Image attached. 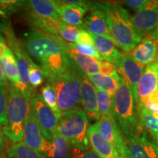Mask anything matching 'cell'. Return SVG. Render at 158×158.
Segmentation results:
<instances>
[{
  "label": "cell",
  "instance_id": "6da1fadb",
  "mask_svg": "<svg viewBox=\"0 0 158 158\" xmlns=\"http://www.w3.org/2000/svg\"><path fill=\"white\" fill-rule=\"evenodd\" d=\"M67 43L56 35L31 29L25 35L23 48L29 58L42 69L45 78L71 70Z\"/></svg>",
  "mask_w": 158,
  "mask_h": 158
},
{
  "label": "cell",
  "instance_id": "7a4b0ae2",
  "mask_svg": "<svg viewBox=\"0 0 158 158\" xmlns=\"http://www.w3.org/2000/svg\"><path fill=\"white\" fill-rule=\"evenodd\" d=\"M108 30L118 47L125 53H130L142 40L135 30L132 16L126 9L114 3L102 4Z\"/></svg>",
  "mask_w": 158,
  "mask_h": 158
},
{
  "label": "cell",
  "instance_id": "3957f363",
  "mask_svg": "<svg viewBox=\"0 0 158 158\" xmlns=\"http://www.w3.org/2000/svg\"><path fill=\"white\" fill-rule=\"evenodd\" d=\"M113 114L114 120L127 138L143 130L138 121L135 98L121 77L114 96Z\"/></svg>",
  "mask_w": 158,
  "mask_h": 158
},
{
  "label": "cell",
  "instance_id": "277c9868",
  "mask_svg": "<svg viewBox=\"0 0 158 158\" xmlns=\"http://www.w3.org/2000/svg\"><path fill=\"white\" fill-rule=\"evenodd\" d=\"M29 102L15 86L10 83L7 84V122L2 127V132L13 143L23 141V128L29 111Z\"/></svg>",
  "mask_w": 158,
  "mask_h": 158
},
{
  "label": "cell",
  "instance_id": "5b68a950",
  "mask_svg": "<svg viewBox=\"0 0 158 158\" xmlns=\"http://www.w3.org/2000/svg\"><path fill=\"white\" fill-rule=\"evenodd\" d=\"M89 127V118L84 110H72L62 114L56 133L73 148H86L90 145L87 135Z\"/></svg>",
  "mask_w": 158,
  "mask_h": 158
},
{
  "label": "cell",
  "instance_id": "8992f818",
  "mask_svg": "<svg viewBox=\"0 0 158 158\" xmlns=\"http://www.w3.org/2000/svg\"><path fill=\"white\" fill-rule=\"evenodd\" d=\"M80 77L81 75L77 74L73 69H71L64 73L47 79L48 84L52 85L56 91L61 114L81 109Z\"/></svg>",
  "mask_w": 158,
  "mask_h": 158
},
{
  "label": "cell",
  "instance_id": "52a82bcc",
  "mask_svg": "<svg viewBox=\"0 0 158 158\" xmlns=\"http://www.w3.org/2000/svg\"><path fill=\"white\" fill-rule=\"evenodd\" d=\"M4 34H5V41L7 43V45L13 53L15 58L16 59L20 76V82H21L20 92L23 94L27 100L30 101L31 95L34 92L29 82V57L18 42L10 27H6L4 29Z\"/></svg>",
  "mask_w": 158,
  "mask_h": 158
},
{
  "label": "cell",
  "instance_id": "ba28073f",
  "mask_svg": "<svg viewBox=\"0 0 158 158\" xmlns=\"http://www.w3.org/2000/svg\"><path fill=\"white\" fill-rule=\"evenodd\" d=\"M29 108L34 113L44 137L51 141L56 133L58 118L53 110L43 101L40 94L33 92Z\"/></svg>",
  "mask_w": 158,
  "mask_h": 158
},
{
  "label": "cell",
  "instance_id": "9c48e42d",
  "mask_svg": "<svg viewBox=\"0 0 158 158\" xmlns=\"http://www.w3.org/2000/svg\"><path fill=\"white\" fill-rule=\"evenodd\" d=\"M23 143L43 158H47L50 141L44 137L34 113L29 108L23 128Z\"/></svg>",
  "mask_w": 158,
  "mask_h": 158
},
{
  "label": "cell",
  "instance_id": "30bf717a",
  "mask_svg": "<svg viewBox=\"0 0 158 158\" xmlns=\"http://www.w3.org/2000/svg\"><path fill=\"white\" fill-rule=\"evenodd\" d=\"M115 67L118 75L123 79L124 83L129 87L137 103L138 86L145 67L136 62L130 56V53L122 54L121 58Z\"/></svg>",
  "mask_w": 158,
  "mask_h": 158
},
{
  "label": "cell",
  "instance_id": "8fae6325",
  "mask_svg": "<svg viewBox=\"0 0 158 158\" xmlns=\"http://www.w3.org/2000/svg\"><path fill=\"white\" fill-rule=\"evenodd\" d=\"M132 22L142 39L152 34L158 22V0H147L145 5L132 16Z\"/></svg>",
  "mask_w": 158,
  "mask_h": 158
},
{
  "label": "cell",
  "instance_id": "7c38bea8",
  "mask_svg": "<svg viewBox=\"0 0 158 158\" xmlns=\"http://www.w3.org/2000/svg\"><path fill=\"white\" fill-rule=\"evenodd\" d=\"M94 124L100 135L117 150L122 157L127 158V142L115 120L113 118L101 116Z\"/></svg>",
  "mask_w": 158,
  "mask_h": 158
},
{
  "label": "cell",
  "instance_id": "4fadbf2b",
  "mask_svg": "<svg viewBox=\"0 0 158 158\" xmlns=\"http://www.w3.org/2000/svg\"><path fill=\"white\" fill-rule=\"evenodd\" d=\"M127 140V158H158V143L144 130Z\"/></svg>",
  "mask_w": 158,
  "mask_h": 158
},
{
  "label": "cell",
  "instance_id": "5bb4252c",
  "mask_svg": "<svg viewBox=\"0 0 158 158\" xmlns=\"http://www.w3.org/2000/svg\"><path fill=\"white\" fill-rule=\"evenodd\" d=\"M89 9L90 13L84 19L85 27L82 29L89 31V32L92 35L106 37L114 41L108 30L107 17L102 7V4H92Z\"/></svg>",
  "mask_w": 158,
  "mask_h": 158
},
{
  "label": "cell",
  "instance_id": "9a60e30c",
  "mask_svg": "<svg viewBox=\"0 0 158 158\" xmlns=\"http://www.w3.org/2000/svg\"><path fill=\"white\" fill-rule=\"evenodd\" d=\"M80 89L81 105L88 118L98 121L101 115L98 109L96 88L84 74L80 77Z\"/></svg>",
  "mask_w": 158,
  "mask_h": 158
},
{
  "label": "cell",
  "instance_id": "2e32d148",
  "mask_svg": "<svg viewBox=\"0 0 158 158\" xmlns=\"http://www.w3.org/2000/svg\"><path fill=\"white\" fill-rule=\"evenodd\" d=\"M158 89V54L157 59L146 66L138 86V102L151 95Z\"/></svg>",
  "mask_w": 158,
  "mask_h": 158
},
{
  "label": "cell",
  "instance_id": "e0dca14e",
  "mask_svg": "<svg viewBox=\"0 0 158 158\" xmlns=\"http://www.w3.org/2000/svg\"><path fill=\"white\" fill-rule=\"evenodd\" d=\"M158 41L149 36L146 37L130 52L134 60L142 66L151 64L157 59Z\"/></svg>",
  "mask_w": 158,
  "mask_h": 158
},
{
  "label": "cell",
  "instance_id": "ac0fdd59",
  "mask_svg": "<svg viewBox=\"0 0 158 158\" xmlns=\"http://www.w3.org/2000/svg\"><path fill=\"white\" fill-rule=\"evenodd\" d=\"M87 135L91 147L100 158H122L117 150L100 135L94 124L89 127Z\"/></svg>",
  "mask_w": 158,
  "mask_h": 158
},
{
  "label": "cell",
  "instance_id": "d6986e66",
  "mask_svg": "<svg viewBox=\"0 0 158 158\" xmlns=\"http://www.w3.org/2000/svg\"><path fill=\"white\" fill-rule=\"evenodd\" d=\"M21 5L29 10V13L36 16L61 21L58 12L57 5L51 0H29L23 2Z\"/></svg>",
  "mask_w": 158,
  "mask_h": 158
},
{
  "label": "cell",
  "instance_id": "ffe728a7",
  "mask_svg": "<svg viewBox=\"0 0 158 158\" xmlns=\"http://www.w3.org/2000/svg\"><path fill=\"white\" fill-rule=\"evenodd\" d=\"M94 46L102 60L106 61L114 66L117 64L122 54L118 50L117 45L112 40L106 37L92 35Z\"/></svg>",
  "mask_w": 158,
  "mask_h": 158
},
{
  "label": "cell",
  "instance_id": "44dd1931",
  "mask_svg": "<svg viewBox=\"0 0 158 158\" xmlns=\"http://www.w3.org/2000/svg\"><path fill=\"white\" fill-rule=\"evenodd\" d=\"M67 47H68L67 48L68 54L71 60L73 61V62L84 75L91 76V75L100 73L101 61L79 54L75 49L71 48L68 43H67Z\"/></svg>",
  "mask_w": 158,
  "mask_h": 158
},
{
  "label": "cell",
  "instance_id": "7402d4cb",
  "mask_svg": "<svg viewBox=\"0 0 158 158\" xmlns=\"http://www.w3.org/2000/svg\"><path fill=\"white\" fill-rule=\"evenodd\" d=\"M87 10L86 8L79 5H57V12L62 22L73 27L78 26L81 28L83 26L84 16Z\"/></svg>",
  "mask_w": 158,
  "mask_h": 158
},
{
  "label": "cell",
  "instance_id": "603a6c76",
  "mask_svg": "<svg viewBox=\"0 0 158 158\" xmlns=\"http://www.w3.org/2000/svg\"><path fill=\"white\" fill-rule=\"evenodd\" d=\"M0 63L2 67L4 72L10 84L15 86L20 91L21 82L19 70H18L16 59L14 54L9 48H7L5 54L0 59Z\"/></svg>",
  "mask_w": 158,
  "mask_h": 158
},
{
  "label": "cell",
  "instance_id": "cb8c5ba5",
  "mask_svg": "<svg viewBox=\"0 0 158 158\" xmlns=\"http://www.w3.org/2000/svg\"><path fill=\"white\" fill-rule=\"evenodd\" d=\"M137 111L141 129L158 143V117L153 116L141 104L137 105Z\"/></svg>",
  "mask_w": 158,
  "mask_h": 158
},
{
  "label": "cell",
  "instance_id": "d4e9b609",
  "mask_svg": "<svg viewBox=\"0 0 158 158\" xmlns=\"http://www.w3.org/2000/svg\"><path fill=\"white\" fill-rule=\"evenodd\" d=\"M86 76L92 83L94 87L105 91L114 98L120 79L118 74L114 76H105L101 74L91 75Z\"/></svg>",
  "mask_w": 158,
  "mask_h": 158
},
{
  "label": "cell",
  "instance_id": "484cf974",
  "mask_svg": "<svg viewBox=\"0 0 158 158\" xmlns=\"http://www.w3.org/2000/svg\"><path fill=\"white\" fill-rule=\"evenodd\" d=\"M70 144L56 133L50 141L47 158H70Z\"/></svg>",
  "mask_w": 158,
  "mask_h": 158
},
{
  "label": "cell",
  "instance_id": "4316f807",
  "mask_svg": "<svg viewBox=\"0 0 158 158\" xmlns=\"http://www.w3.org/2000/svg\"><path fill=\"white\" fill-rule=\"evenodd\" d=\"M27 15V20L35 28L38 29V31L58 36V27L61 21L38 17L30 13Z\"/></svg>",
  "mask_w": 158,
  "mask_h": 158
},
{
  "label": "cell",
  "instance_id": "83f0119b",
  "mask_svg": "<svg viewBox=\"0 0 158 158\" xmlns=\"http://www.w3.org/2000/svg\"><path fill=\"white\" fill-rule=\"evenodd\" d=\"M6 153L7 158H43L22 142L12 144L7 148Z\"/></svg>",
  "mask_w": 158,
  "mask_h": 158
},
{
  "label": "cell",
  "instance_id": "f1b7e54d",
  "mask_svg": "<svg viewBox=\"0 0 158 158\" xmlns=\"http://www.w3.org/2000/svg\"><path fill=\"white\" fill-rule=\"evenodd\" d=\"M98 106L101 116L114 118V98L105 91L96 88Z\"/></svg>",
  "mask_w": 158,
  "mask_h": 158
},
{
  "label": "cell",
  "instance_id": "f546056e",
  "mask_svg": "<svg viewBox=\"0 0 158 158\" xmlns=\"http://www.w3.org/2000/svg\"><path fill=\"white\" fill-rule=\"evenodd\" d=\"M41 97H42L43 101L46 103L47 106L53 110L55 115L58 118H60L61 114L58 106V101H57V96L56 91L52 85L47 83L45 86H43L41 89Z\"/></svg>",
  "mask_w": 158,
  "mask_h": 158
},
{
  "label": "cell",
  "instance_id": "4dcf8cb0",
  "mask_svg": "<svg viewBox=\"0 0 158 158\" xmlns=\"http://www.w3.org/2000/svg\"><path fill=\"white\" fill-rule=\"evenodd\" d=\"M81 31V27L68 25L61 21L58 27V36L68 43H76L79 40Z\"/></svg>",
  "mask_w": 158,
  "mask_h": 158
},
{
  "label": "cell",
  "instance_id": "1f68e13d",
  "mask_svg": "<svg viewBox=\"0 0 158 158\" xmlns=\"http://www.w3.org/2000/svg\"><path fill=\"white\" fill-rule=\"evenodd\" d=\"M29 82L32 89L38 87L43 84L45 78V74L40 67L36 63L33 62L29 58Z\"/></svg>",
  "mask_w": 158,
  "mask_h": 158
},
{
  "label": "cell",
  "instance_id": "d6a6232c",
  "mask_svg": "<svg viewBox=\"0 0 158 158\" xmlns=\"http://www.w3.org/2000/svg\"><path fill=\"white\" fill-rule=\"evenodd\" d=\"M72 48L76 50L79 54L84 55V56L92 57L98 60L102 61V59L100 54L94 48L93 44H89V43H68Z\"/></svg>",
  "mask_w": 158,
  "mask_h": 158
},
{
  "label": "cell",
  "instance_id": "836d02e7",
  "mask_svg": "<svg viewBox=\"0 0 158 158\" xmlns=\"http://www.w3.org/2000/svg\"><path fill=\"white\" fill-rule=\"evenodd\" d=\"M7 85H0V127L7 124Z\"/></svg>",
  "mask_w": 158,
  "mask_h": 158
},
{
  "label": "cell",
  "instance_id": "e575fe53",
  "mask_svg": "<svg viewBox=\"0 0 158 158\" xmlns=\"http://www.w3.org/2000/svg\"><path fill=\"white\" fill-rule=\"evenodd\" d=\"M138 104L142 105L153 116L158 117V89Z\"/></svg>",
  "mask_w": 158,
  "mask_h": 158
},
{
  "label": "cell",
  "instance_id": "d590c367",
  "mask_svg": "<svg viewBox=\"0 0 158 158\" xmlns=\"http://www.w3.org/2000/svg\"><path fill=\"white\" fill-rule=\"evenodd\" d=\"M72 158H100L89 145L86 148H73Z\"/></svg>",
  "mask_w": 158,
  "mask_h": 158
},
{
  "label": "cell",
  "instance_id": "8d00e7d4",
  "mask_svg": "<svg viewBox=\"0 0 158 158\" xmlns=\"http://www.w3.org/2000/svg\"><path fill=\"white\" fill-rule=\"evenodd\" d=\"M105 76H114L118 74L116 67L111 63L102 60L100 64V73Z\"/></svg>",
  "mask_w": 158,
  "mask_h": 158
},
{
  "label": "cell",
  "instance_id": "74e56055",
  "mask_svg": "<svg viewBox=\"0 0 158 158\" xmlns=\"http://www.w3.org/2000/svg\"><path fill=\"white\" fill-rule=\"evenodd\" d=\"M147 2V0H127L125 2V4L130 9L138 12L145 5Z\"/></svg>",
  "mask_w": 158,
  "mask_h": 158
},
{
  "label": "cell",
  "instance_id": "f35d334b",
  "mask_svg": "<svg viewBox=\"0 0 158 158\" xmlns=\"http://www.w3.org/2000/svg\"><path fill=\"white\" fill-rule=\"evenodd\" d=\"M7 138L3 133L2 130H0V157H2L5 155V150H7Z\"/></svg>",
  "mask_w": 158,
  "mask_h": 158
},
{
  "label": "cell",
  "instance_id": "ab89813d",
  "mask_svg": "<svg viewBox=\"0 0 158 158\" xmlns=\"http://www.w3.org/2000/svg\"><path fill=\"white\" fill-rule=\"evenodd\" d=\"M19 2L17 1H0V9H7V8H11L13 6L15 5H18Z\"/></svg>",
  "mask_w": 158,
  "mask_h": 158
},
{
  "label": "cell",
  "instance_id": "60d3db41",
  "mask_svg": "<svg viewBox=\"0 0 158 158\" xmlns=\"http://www.w3.org/2000/svg\"><path fill=\"white\" fill-rule=\"evenodd\" d=\"M7 84H8V83L7 81V78H6L5 72H4L2 67L1 63H0V85L7 86Z\"/></svg>",
  "mask_w": 158,
  "mask_h": 158
},
{
  "label": "cell",
  "instance_id": "b9f144b4",
  "mask_svg": "<svg viewBox=\"0 0 158 158\" xmlns=\"http://www.w3.org/2000/svg\"><path fill=\"white\" fill-rule=\"evenodd\" d=\"M7 48H8V46L5 43V41L2 39H0V59L5 54Z\"/></svg>",
  "mask_w": 158,
  "mask_h": 158
},
{
  "label": "cell",
  "instance_id": "7bdbcfd3",
  "mask_svg": "<svg viewBox=\"0 0 158 158\" xmlns=\"http://www.w3.org/2000/svg\"><path fill=\"white\" fill-rule=\"evenodd\" d=\"M149 37H152V38L157 40L158 41V22H157V27H156L155 30L154 31L152 34H150L149 35Z\"/></svg>",
  "mask_w": 158,
  "mask_h": 158
},
{
  "label": "cell",
  "instance_id": "ee69618b",
  "mask_svg": "<svg viewBox=\"0 0 158 158\" xmlns=\"http://www.w3.org/2000/svg\"><path fill=\"white\" fill-rule=\"evenodd\" d=\"M5 12H4V11L0 9V15H5Z\"/></svg>",
  "mask_w": 158,
  "mask_h": 158
},
{
  "label": "cell",
  "instance_id": "f6af8a7d",
  "mask_svg": "<svg viewBox=\"0 0 158 158\" xmlns=\"http://www.w3.org/2000/svg\"><path fill=\"white\" fill-rule=\"evenodd\" d=\"M0 158H7V156L4 155V156H2V157H0Z\"/></svg>",
  "mask_w": 158,
  "mask_h": 158
}]
</instances>
